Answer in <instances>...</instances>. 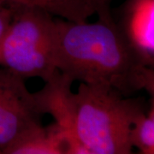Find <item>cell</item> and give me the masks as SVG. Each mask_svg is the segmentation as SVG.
Masks as SVG:
<instances>
[{
    "instance_id": "cell-12",
    "label": "cell",
    "mask_w": 154,
    "mask_h": 154,
    "mask_svg": "<svg viewBox=\"0 0 154 154\" xmlns=\"http://www.w3.org/2000/svg\"><path fill=\"white\" fill-rule=\"evenodd\" d=\"M11 1H12V2H15V0H11Z\"/></svg>"
},
{
    "instance_id": "cell-3",
    "label": "cell",
    "mask_w": 154,
    "mask_h": 154,
    "mask_svg": "<svg viewBox=\"0 0 154 154\" xmlns=\"http://www.w3.org/2000/svg\"><path fill=\"white\" fill-rule=\"evenodd\" d=\"M57 18L45 9L14 2L10 25L0 43V67L24 80L45 82L57 73Z\"/></svg>"
},
{
    "instance_id": "cell-7",
    "label": "cell",
    "mask_w": 154,
    "mask_h": 154,
    "mask_svg": "<svg viewBox=\"0 0 154 154\" xmlns=\"http://www.w3.org/2000/svg\"><path fill=\"white\" fill-rule=\"evenodd\" d=\"M5 154H65V135L53 122L23 138Z\"/></svg>"
},
{
    "instance_id": "cell-6",
    "label": "cell",
    "mask_w": 154,
    "mask_h": 154,
    "mask_svg": "<svg viewBox=\"0 0 154 154\" xmlns=\"http://www.w3.org/2000/svg\"><path fill=\"white\" fill-rule=\"evenodd\" d=\"M117 23L146 63L153 62L154 0H128Z\"/></svg>"
},
{
    "instance_id": "cell-11",
    "label": "cell",
    "mask_w": 154,
    "mask_h": 154,
    "mask_svg": "<svg viewBox=\"0 0 154 154\" xmlns=\"http://www.w3.org/2000/svg\"><path fill=\"white\" fill-rule=\"evenodd\" d=\"M50 2L51 0H15V3L28 5L39 6L45 9L46 11H48Z\"/></svg>"
},
{
    "instance_id": "cell-1",
    "label": "cell",
    "mask_w": 154,
    "mask_h": 154,
    "mask_svg": "<svg viewBox=\"0 0 154 154\" xmlns=\"http://www.w3.org/2000/svg\"><path fill=\"white\" fill-rule=\"evenodd\" d=\"M146 64L112 15L95 22L57 17V69L73 82L106 87L128 96L140 90Z\"/></svg>"
},
{
    "instance_id": "cell-8",
    "label": "cell",
    "mask_w": 154,
    "mask_h": 154,
    "mask_svg": "<svg viewBox=\"0 0 154 154\" xmlns=\"http://www.w3.org/2000/svg\"><path fill=\"white\" fill-rule=\"evenodd\" d=\"M113 0H51L48 11L57 17L71 22L88 21L90 17L111 15L110 5Z\"/></svg>"
},
{
    "instance_id": "cell-10",
    "label": "cell",
    "mask_w": 154,
    "mask_h": 154,
    "mask_svg": "<svg viewBox=\"0 0 154 154\" xmlns=\"http://www.w3.org/2000/svg\"><path fill=\"white\" fill-rule=\"evenodd\" d=\"M140 90H146L154 98V61L144 67L140 79Z\"/></svg>"
},
{
    "instance_id": "cell-2",
    "label": "cell",
    "mask_w": 154,
    "mask_h": 154,
    "mask_svg": "<svg viewBox=\"0 0 154 154\" xmlns=\"http://www.w3.org/2000/svg\"><path fill=\"white\" fill-rule=\"evenodd\" d=\"M72 99L75 134L89 154L132 153V128L145 111L140 99L84 83Z\"/></svg>"
},
{
    "instance_id": "cell-13",
    "label": "cell",
    "mask_w": 154,
    "mask_h": 154,
    "mask_svg": "<svg viewBox=\"0 0 154 154\" xmlns=\"http://www.w3.org/2000/svg\"><path fill=\"white\" fill-rule=\"evenodd\" d=\"M0 153H1V152H0Z\"/></svg>"
},
{
    "instance_id": "cell-4",
    "label": "cell",
    "mask_w": 154,
    "mask_h": 154,
    "mask_svg": "<svg viewBox=\"0 0 154 154\" xmlns=\"http://www.w3.org/2000/svg\"><path fill=\"white\" fill-rule=\"evenodd\" d=\"M44 114L34 93L25 80L0 67V152L5 154L12 146L42 126Z\"/></svg>"
},
{
    "instance_id": "cell-9",
    "label": "cell",
    "mask_w": 154,
    "mask_h": 154,
    "mask_svg": "<svg viewBox=\"0 0 154 154\" xmlns=\"http://www.w3.org/2000/svg\"><path fill=\"white\" fill-rule=\"evenodd\" d=\"M13 8L14 2L11 0H0V43L10 25Z\"/></svg>"
},
{
    "instance_id": "cell-5",
    "label": "cell",
    "mask_w": 154,
    "mask_h": 154,
    "mask_svg": "<svg viewBox=\"0 0 154 154\" xmlns=\"http://www.w3.org/2000/svg\"><path fill=\"white\" fill-rule=\"evenodd\" d=\"M73 82L57 72L44 88L34 93L42 113L50 114L54 123L65 135V154H88V149L77 137L73 110Z\"/></svg>"
}]
</instances>
